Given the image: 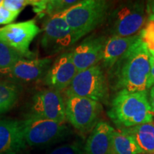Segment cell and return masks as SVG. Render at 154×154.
I'll return each mask as SVG.
<instances>
[{"label":"cell","mask_w":154,"mask_h":154,"mask_svg":"<svg viewBox=\"0 0 154 154\" xmlns=\"http://www.w3.org/2000/svg\"><path fill=\"white\" fill-rule=\"evenodd\" d=\"M150 56L146 44L140 38L109 70L113 87L131 92L151 88Z\"/></svg>","instance_id":"cell-1"},{"label":"cell","mask_w":154,"mask_h":154,"mask_svg":"<svg viewBox=\"0 0 154 154\" xmlns=\"http://www.w3.org/2000/svg\"><path fill=\"white\" fill-rule=\"evenodd\" d=\"M108 116L121 130L152 122L153 115L147 91H119L111 101Z\"/></svg>","instance_id":"cell-2"},{"label":"cell","mask_w":154,"mask_h":154,"mask_svg":"<svg viewBox=\"0 0 154 154\" xmlns=\"http://www.w3.org/2000/svg\"><path fill=\"white\" fill-rule=\"evenodd\" d=\"M109 7L110 2L105 0H83L61 15L70 27L76 42L107 20Z\"/></svg>","instance_id":"cell-3"},{"label":"cell","mask_w":154,"mask_h":154,"mask_svg":"<svg viewBox=\"0 0 154 154\" xmlns=\"http://www.w3.org/2000/svg\"><path fill=\"white\" fill-rule=\"evenodd\" d=\"M144 2L129 1L120 4L108 16V31L111 36L128 37L141 31L147 20Z\"/></svg>","instance_id":"cell-4"},{"label":"cell","mask_w":154,"mask_h":154,"mask_svg":"<svg viewBox=\"0 0 154 154\" xmlns=\"http://www.w3.org/2000/svg\"><path fill=\"white\" fill-rule=\"evenodd\" d=\"M109 93V82L99 64L77 73L69 87L63 91L66 96L87 98L99 103H106Z\"/></svg>","instance_id":"cell-5"},{"label":"cell","mask_w":154,"mask_h":154,"mask_svg":"<svg viewBox=\"0 0 154 154\" xmlns=\"http://www.w3.org/2000/svg\"><path fill=\"white\" fill-rule=\"evenodd\" d=\"M24 119H47L65 124V101L61 92L43 88L34 92L25 105Z\"/></svg>","instance_id":"cell-6"},{"label":"cell","mask_w":154,"mask_h":154,"mask_svg":"<svg viewBox=\"0 0 154 154\" xmlns=\"http://www.w3.org/2000/svg\"><path fill=\"white\" fill-rule=\"evenodd\" d=\"M23 124L25 142L31 147H49L61 143L72 134L67 125L47 119H24Z\"/></svg>","instance_id":"cell-7"},{"label":"cell","mask_w":154,"mask_h":154,"mask_svg":"<svg viewBox=\"0 0 154 154\" xmlns=\"http://www.w3.org/2000/svg\"><path fill=\"white\" fill-rule=\"evenodd\" d=\"M65 109L66 120L81 134L91 132L99 122L103 111L101 103L87 98L66 96Z\"/></svg>","instance_id":"cell-8"},{"label":"cell","mask_w":154,"mask_h":154,"mask_svg":"<svg viewBox=\"0 0 154 154\" xmlns=\"http://www.w3.org/2000/svg\"><path fill=\"white\" fill-rule=\"evenodd\" d=\"M41 31L34 19L10 24L0 27V42L26 59H33L36 55L30 50V45Z\"/></svg>","instance_id":"cell-9"},{"label":"cell","mask_w":154,"mask_h":154,"mask_svg":"<svg viewBox=\"0 0 154 154\" xmlns=\"http://www.w3.org/2000/svg\"><path fill=\"white\" fill-rule=\"evenodd\" d=\"M42 29L41 46L44 52L50 57L68 49L76 43L72 30L61 14L46 17Z\"/></svg>","instance_id":"cell-10"},{"label":"cell","mask_w":154,"mask_h":154,"mask_svg":"<svg viewBox=\"0 0 154 154\" xmlns=\"http://www.w3.org/2000/svg\"><path fill=\"white\" fill-rule=\"evenodd\" d=\"M77 73L72 51H64L53 61L42 82L47 88L61 92L69 87Z\"/></svg>","instance_id":"cell-11"},{"label":"cell","mask_w":154,"mask_h":154,"mask_svg":"<svg viewBox=\"0 0 154 154\" xmlns=\"http://www.w3.org/2000/svg\"><path fill=\"white\" fill-rule=\"evenodd\" d=\"M106 40L105 36L93 34L72 50V60L78 72L96 66L102 60Z\"/></svg>","instance_id":"cell-12"},{"label":"cell","mask_w":154,"mask_h":154,"mask_svg":"<svg viewBox=\"0 0 154 154\" xmlns=\"http://www.w3.org/2000/svg\"><path fill=\"white\" fill-rule=\"evenodd\" d=\"M54 61L53 57L23 59L8 71L11 79L19 84H29L43 79Z\"/></svg>","instance_id":"cell-13"},{"label":"cell","mask_w":154,"mask_h":154,"mask_svg":"<svg viewBox=\"0 0 154 154\" xmlns=\"http://www.w3.org/2000/svg\"><path fill=\"white\" fill-rule=\"evenodd\" d=\"M26 145L23 120L0 119V154L21 153Z\"/></svg>","instance_id":"cell-14"},{"label":"cell","mask_w":154,"mask_h":154,"mask_svg":"<svg viewBox=\"0 0 154 154\" xmlns=\"http://www.w3.org/2000/svg\"><path fill=\"white\" fill-rule=\"evenodd\" d=\"M114 131L106 121H100L86 139L84 146L85 154H115L112 144Z\"/></svg>","instance_id":"cell-15"},{"label":"cell","mask_w":154,"mask_h":154,"mask_svg":"<svg viewBox=\"0 0 154 154\" xmlns=\"http://www.w3.org/2000/svg\"><path fill=\"white\" fill-rule=\"evenodd\" d=\"M140 38L139 34L128 37L110 36L107 38L102 59L103 67L108 70L111 69Z\"/></svg>","instance_id":"cell-16"},{"label":"cell","mask_w":154,"mask_h":154,"mask_svg":"<svg viewBox=\"0 0 154 154\" xmlns=\"http://www.w3.org/2000/svg\"><path fill=\"white\" fill-rule=\"evenodd\" d=\"M121 131L134 138L143 153H154V123H146Z\"/></svg>","instance_id":"cell-17"},{"label":"cell","mask_w":154,"mask_h":154,"mask_svg":"<svg viewBox=\"0 0 154 154\" xmlns=\"http://www.w3.org/2000/svg\"><path fill=\"white\" fill-rule=\"evenodd\" d=\"M22 91V84L11 79H0V115L17 104Z\"/></svg>","instance_id":"cell-18"},{"label":"cell","mask_w":154,"mask_h":154,"mask_svg":"<svg viewBox=\"0 0 154 154\" xmlns=\"http://www.w3.org/2000/svg\"><path fill=\"white\" fill-rule=\"evenodd\" d=\"M112 144L115 154L143 153L134 138L121 131H113Z\"/></svg>","instance_id":"cell-19"},{"label":"cell","mask_w":154,"mask_h":154,"mask_svg":"<svg viewBox=\"0 0 154 154\" xmlns=\"http://www.w3.org/2000/svg\"><path fill=\"white\" fill-rule=\"evenodd\" d=\"M26 58L16 50L0 42V71L7 73L17 62Z\"/></svg>","instance_id":"cell-20"},{"label":"cell","mask_w":154,"mask_h":154,"mask_svg":"<svg viewBox=\"0 0 154 154\" xmlns=\"http://www.w3.org/2000/svg\"><path fill=\"white\" fill-rule=\"evenodd\" d=\"M79 2L78 0H47L44 18L62 14Z\"/></svg>","instance_id":"cell-21"},{"label":"cell","mask_w":154,"mask_h":154,"mask_svg":"<svg viewBox=\"0 0 154 154\" xmlns=\"http://www.w3.org/2000/svg\"><path fill=\"white\" fill-rule=\"evenodd\" d=\"M45 154H85L82 142L76 140L54 148Z\"/></svg>","instance_id":"cell-22"},{"label":"cell","mask_w":154,"mask_h":154,"mask_svg":"<svg viewBox=\"0 0 154 154\" xmlns=\"http://www.w3.org/2000/svg\"><path fill=\"white\" fill-rule=\"evenodd\" d=\"M140 39L146 44L149 52L154 51V20L149 19L145 27L139 33Z\"/></svg>","instance_id":"cell-23"},{"label":"cell","mask_w":154,"mask_h":154,"mask_svg":"<svg viewBox=\"0 0 154 154\" xmlns=\"http://www.w3.org/2000/svg\"><path fill=\"white\" fill-rule=\"evenodd\" d=\"M31 0H3L2 5L9 11L20 14L26 6L30 5Z\"/></svg>","instance_id":"cell-24"},{"label":"cell","mask_w":154,"mask_h":154,"mask_svg":"<svg viewBox=\"0 0 154 154\" xmlns=\"http://www.w3.org/2000/svg\"><path fill=\"white\" fill-rule=\"evenodd\" d=\"M19 13L9 11L4 6L0 5V25L11 24L19 16Z\"/></svg>","instance_id":"cell-25"},{"label":"cell","mask_w":154,"mask_h":154,"mask_svg":"<svg viewBox=\"0 0 154 154\" xmlns=\"http://www.w3.org/2000/svg\"><path fill=\"white\" fill-rule=\"evenodd\" d=\"M47 0H31L30 5L33 8V11L40 18L44 17V13L47 6Z\"/></svg>","instance_id":"cell-26"},{"label":"cell","mask_w":154,"mask_h":154,"mask_svg":"<svg viewBox=\"0 0 154 154\" xmlns=\"http://www.w3.org/2000/svg\"><path fill=\"white\" fill-rule=\"evenodd\" d=\"M149 101L150 107H151V112L153 113L154 116V85L152 86L151 89H150Z\"/></svg>","instance_id":"cell-27"},{"label":"cell","mask_w":154,"mask_h":154,"mask_svg":"<svg viewBox=\"0 0 154 154\" xmlns=\"http://www.w3.org/2000/svg\"><path fill=\"white\" fill-rule=\"evenodd\" d=\"M146 5L148 15H150V16L154 15V0L147 1L146 3Z\"/></svg>","instance_id":"cell-28"},{"label":"cell","mask_w":154,"mask_h":154,"mask_svg":"<svg viewBox=\"0 0 154 154\" xmlns=\"http://www.w3.org/2000/svg\"><path fill=\"white\" fill-rule=\"evenodd\" d=\"M150 63H151V82L150 85L151 88L154 85V57L153 56H150Z\"/></svg>","instance_id":"cell-29"},{"label":"cell","mask_w":154,"mask_h":154,"mask_svg":"<svg viewBox=\"0 0 154 154\" xmlns=\"http://www.w3.org/2000/svg\"><path fill=\"white\" fill-rule=\"evenodd\" d=\"M149 19H153V20H154V15H153V16H150Z\"/></svg>","instance_id":"cell-30"},{"label":"cell","mask_w":154,"mask_h":154,"mask_svg":"<svg viewBox=\"0 0 154 154\" xmlns=\"http://www.w3.org/2000/svg\"><path fill=\"white\" fill-rule=\"evenodd\" d=\"M9 154H23V152H21V153H11Z\"/></svg>","instance_id":"cell-31"},{"label":"cell","mask_w":154,"mask_h":154,"mask_svg":"<svg viewBox=\"0 0 154 154\" xmlns=\"http://www.w3.org/2000/svg\"><path fill=\"white\" fill-rule=\"evenodd\" d=\"M150 53V52H149ZM150 54H151V56H153V57H154V51H153V52H151V53H150Z\"/></svg>","instance_id":"cell-32"},{"label":"cell","mask_w":154,"mask_h":154,"mask_svg":"<svg viewBox=\"0 0 154 154\" xmlns=\"http://www.w3.org/2000/svg\"><path fill=\"white\" fill-rule=\"evenodd\" d=\"M2 2V0H0V5H1Z\"/></svg>","instance_id":"cell-33"},{"label":"cell","mask_w":154,"mask_h":154,"mask_svg":"<svg viewBox=\"0 0 154 154\" xmlns=\"http://www.w3.org/2000/svg\"><path fill=\"white\" fill-rule=\"evenodd\" d=\"M1 73H5V72H0V74H1Z\"/></svg>","instance_id":"cell-34"},{"label":"cell","mask_w":154,"mask_h":154,"mask_svg":"<svg viewBox=\"0 0 154 154\" xmlns=\"http://www.w3.org/2000/svg\"><path fill=\"white\" fill-rule=\"evenodd\" d=\"M0 72H2V71H0Z\"/></svg>","instance_id":"cell-35"},{"label":"cell","mask_w":154,"mask_h":154,"mask_svg":"<svg viewBox=\"0 0 154 154\" xmlns=\"http://www.w3.org/2000/svg\"><path fill=\"white\" fill-rule=\"evenodd\" d=\"M151 154H154V153H151Z\"/></svg>","instance_id":"cell-36"},{"label":"cell","mask_w":154,"mask_h":154,"mask_svg":"<svg viewBox=\"0 0 154 154\" xmlns=\"http://www.w3.org/2000/svg\"><path fill=\"white\" fill-rule=\"evenodd\" d=\"M153 117H154V116H153Z\"/></svg>","instance_id":"cell-37"}]
</instances>
